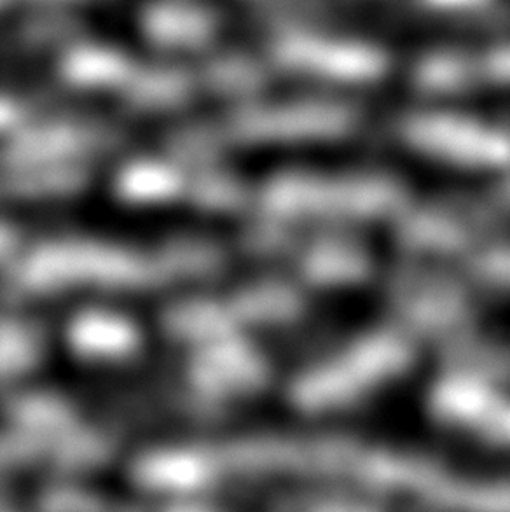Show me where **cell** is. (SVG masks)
I'll return each instance as SVG.
<instances>
[{"label":"cell","mask_w":510,"mask_h":512,"mask_svg":"<svg viewBox=\"0 0 510 512\" xmlns=\"http://www.w3.org/2000/svg\"><path fill=\"white\" fill-rule=\"evenodd\" d=\"M383 296L402 329L435 346L456 371L509 380L510 350L486 327L460 278L428 264H402L385 278Z\"/></svg>","instance_id":"obj_1"},{"label":"cell","mask_w":510,"mask_h":512,"mask_svg":"<svg viewBox=\"0 0 510 512\" xmlns=\"http://www.w3.org/2000/svg\"><path fill=\"white\" fill-rule=\"evenodd\" d=\"M247 240L254 254L276 261L303 284L345 289L373 275L366 247L336 231L268 219L255 224Z\"/></svg>","instance_id":"obj_5"},{"label":"cell","mask_w":510,"mask_h":512,"mask_svg":"<svg viewBox=\"0 0 510 512\" xmlns=\"http://www.w3.org/2000/svg\"><path fill=\"white\" fill-rule=\"evenodd\" d=\"M420 11L442 18H474L491 13L500 0H413Z\"/></svg>","instance_id":"obj_12"},{"label":"cell","mask_w":510,"mask_h":512,"mask_svg":"<svg viewBox=\"0 0 510 512\" xmlns=\"http://www.w3.org/2000/svg\"><path fill=\"white\" fill-rule=\"evenodd\" d=\"M259 200L271 221L317 228L395 221L411 203L406 184L378 170L276 173Z\"/></svg>","instance_id":"obj_2"},{"label":"cell","mask_w":510,"mask_h":512,"mask_svg":"<svg viewBox=\"0 0 510 512\" xmlns=\"http://www.w3.org/2000/svg\"><path fill=\"white\" fill-rule=\"evenodd\" d=\"M74 341L77 348H83L90 355L112 357L130 350L133 345V327L116 317H86L74 327Z\"/></svg>","instance_id":"obj_11"},{"label":"cell","mask_w":510,"mask_h":512,"mask_svg":"<svg viewBox=\"0 0 510 512\" xmlns=\"http://www.w3.org/2000/svg\"><path fill=\"white\" fill-rule=\"evenodd\" d=\"M395 135L409 151L451 167L510 173V128L469 114L418 109L404 114Z\"/></svg>","instance_id":"obj_7"},{"label":"cell","mask_w":510,"mask_h":512,"mask_svg":"<svg viewBox=\"0 0 510 512\" xmlns=\"http://www.w3.org/2000/svg\"><path fill=\"white\" fill-rule=\"evenodd\" d=\"M269 56L287 72L343 86L380 83L390 72V56L380 44L308 23L276 32Z\"/></svg>","instance_id":"obj_6"},{"label":"cell","mask_w":510,"mask_h":512,"mask_svg":"<svg viewBox=\"0 0 510 512\" xmlns=\"http://www.w3.org/2000/svg\"><path fill=\"white\" fill-rule=\"evenodd\" d=\"M360 114L345 100L287 98L250 105L236 114L233 132L254 146L332 142L359 130Z\"/></svg>","instance_id":"obj_8"},{"label":"cell","mask_w":510,"mask_h":512,"mask_svg":"<svg viewBox=\"0 0 510 512\" xmlns=\"http://www.w3.org/2000/svg\"><path fill=\"white\" fill-rule=\"evenodd\" d=\"M416 362V341L400 327L360 334L297 374L290 399L303 411L345 408L399 380Z\"/></svg>","instance_id":"obj_3"},{"label":"cell","mask_w":510,"mask_h":512,"mask_svg":"<svg viewBox=\"0 0 510 512\" xmlns=\"http://www.w3.org/2000/svg\"><path fill=\"white\" fill-rule=\"evenodd\" d=\"M414 88L437 98L510 90V39L428 49L411 69Z\"/></svg>","instance_id":"obj_9"},{"label":"cell","mask_w":510,"mask_h":512,"mask_svg":"<svg viewBox=\"0 0 510 512\" xmlns=\"http://www.w3.org/2000/svg\"><path fill=\"white\" fill-rule=\"evenodd\" d=\"M502 381L463 371H449L430 388V408L444 422L481 430L498 443L510 444V395Z\"/></svg>","instance_id":"obj_10"},{"label":"cell","mask_w":510,"mask_h":512,"mask_svg":"<svg viewBox=\"0 0 510 512\" xmlns=\"http://www.w3.org/2000/svg\"><path fill=\"white\" fill-rule=\"evenodd\" d=\"M510 207L500 194L491 198H435L407 205L395 219L400 247L418 259L460 264L507 233Z\"/></svg>","instance_id":"obj_4"}]
</instances>
